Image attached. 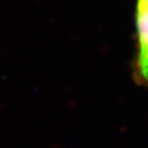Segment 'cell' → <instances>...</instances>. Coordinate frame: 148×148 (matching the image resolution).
I'll return each mask as SVG.
<instances>
[{"label": "cell", "mask_w": 148, "mask_h": 148, "mask_svg": "<svg viewBox=\"0 0 148 148\" xmlns=\"http://www.w3.org/2000/svg\"><path fill=\"white\" fill-rule=\"evenodd\" d=\"M136 27V78L140 84L148 88V0H137Z\"/></svg>", "instance_id": "6da1fadb"}]
</instances>
